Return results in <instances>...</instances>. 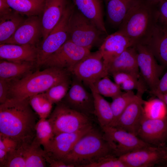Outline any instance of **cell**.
I'll return each mask as SVG.
<instances>
[{
    "instance_id": "47",
    "label": "cell",
    "mask_w": 167,
    "mask_h": 167,
    "mask_svg": "<svg viewBox=\"0 0 167 167\" xmlns=\"http://www.w3.org/2000/svg\"><path fill=\"white\" fill-rule=\"evenodd\" d=\"M150 4L155 6L158 3L163 0H147Z\"/></svg>"
},
{
    "instance_id": "50",
    "label": "cell",
    "mask_w": 167,
    "mask_h": 167,
    "mask_svg": "<svg viewBox=\"0 0 167 167\" xmlns=\"http://www.w3.org/2000/svg\"><path fill=\"white\" fill-rule=\"evenodd\" d=\"M109 0H104V2H107V1H109Z\"/></svg>"
},
{
    "instance_id": "42",
    "label": "cell",
    "mask_w": 167,
    "mask_h": 167,
    "mask_svg": "<svg viewBox=\"0 0 167 167\" xmlns=\"http://www.w3.org/2000/svg\"><path fill=\"white\" fill-rule=\"evenodd\" d=\"M167 93V71L160 78L156 91L152 94L155 96L157 94Z\"/></svg>"
},
{
    "instance_id": "11",
    "label": "cell",
    "mask_w": 167,
    "mask_h": 167,
    "mask_svg": "<svg viewBox=\"0 0 167 167\" xmlns=\"http://www.w3.org/2000/svg\"><path fill=\"white\" fill-rule=\"evenodd\" d=\"M71 73L88 87L101 78L108 75L99 50L91 52L75 66Z\"/></svg>"
},
{
    "instance_id": "45",
    "label": "cell",
    "mask_w": 167,
    "mask_h": 167,
    "mask_svg": "<svg viewBox=\"0 0 167 167\" xmlns=\"http://www.w3.org/2000/svg\"><path fill=\"white\" fill-rule=\"evenodd\" d=\"M8 152L0 149V166L3 167L5 163Z\"/></svg>"
},
{
    "instance_id": "36",
    "label": "cell",
    "mask_w": 167,
    "mask_h": 167,
    "mask_svg": "<svg viewBox=\"0 0 167 167\" xmlns=\"http://www.w3.org/2000/svg\"><path fill=\"white\" fill-rule=\"evenodd\" d=\"M71 80L70 79L59 83L45 92L52 103L57 104L62 101L69 90Z\"/></svg>"
},
{
    "instance_id": "25",
    "label": "cell",
    "mask_w": 167,
    "mask_h": 167,
    "mask_svg": "<svg viewBox=\"0 0 167 167\" xmlns=\"http://www.w3.org/2000/svg\"><path fill=\"white\" fill-rule=\"evenodd\" d=\"M144 45L150 49L158 63L165 69L167 68V34L157 25L152 36Z\"/></svg>"
},
{
    "instance_id": "33",
    "label": "cell",
    "mask_w": 167,
    "mask_h": 167,
    "mask_svg": "<svg viewBox=\"0 0 167 167\" xmlns=\"http://www.w3.org/2000/svg\"><path fill=\"white\" fill-rule=\"evenodd\" d=\"M28 99L31 107L40 119H46L49 116L53 104L45 92L31 96Z\"/></svg>"
},
{
    "instance_id": "26",
    "label": "cell",
    "mask_w": 167,
    "mask_h": 167,
    "mask_svg": "<svg viewBox=\"0 0 167 167\" xmlns=\"http://www.w3.org/2000/svg\"><path fill=\"white\" fill-rule=\"evenodd\" d=\"M138 0H110L105 2L108 21L119 26L127 12Z\"/></svg>"
},
{
    "instance_id": "43",
    "label": "cell",
    "mask_w": 167,
    "mask_h": 167,
    "mask_svg": "<svg viewBox=\"0 0 167 167\" xmlns=\"http://www.w3.org/2000/svg\"><path fill=\"white\" fill-rule=\"evenodd\" d=\"M45 158L47 163L51 167H74L71 165L68 164L61 160L52 158L48 156L45 152Z\"/></svg>"
},
{
    "instance_id": "51",
    "label": "cell",
    "mask_w": 167,
    "mask_h": 167,
    "mask_svg": "<svg viewBox=\"0 0 167 167\" xmlns=\"http://www.w3.org/2000/svg\"><path fill=\"white\" fill-rule=\"evenodd\" d=\"M165 94H167V93H165Z\"/></svg>"
},
{
    "instance_id": "5",
    "label": "cell",
    "mask_w": 167,
    "mask_h": 167,
    "mask_svg": "<svg viewBox=\"0 0 167 167\" xmlns=\"http://www.w3.org/2000/svg\"><path fill=\"white\" fill-rule=\"evenodd\" d=\"M106 35H108L74 5L69 21L68 40L78 46L91 49L94 47H99Z\"/></svg>"
},
{
    "instance_id": "8",
    "label": "cell",
    "mask_w": 167,
    "mask_h": 167,
    "mask_svg": "<svg viewBox=\"0 0 167 167\" xmlns=\"http://www.w3.org/2000/svg\"><path fill=\"white\" fill-rule=\"evenodd\" d=\"M104 137L115 156L119 157L145 146L147 144L137 135L113 126L101 127Z\"/></svg>"
},
{
    "instance_id": "44",
    "label": "cell",
    "mask_w": 167,
    "mask_h": 167,
    "mask_svg": "<svg viewBox=\"0 0 167 167\" xmlns=\"http://www.w3.org/2000/svg\"><path fill=\"white\" fill-rule=\"evenodd\" d=\"M12 10L5 0H0V16L8 14Z\"/></svg>"
},
{
    "instance_id": "31",
    "label": "cell",
    "mask_w": 167,
    "mask_h": 167,
    "mask_svg": "<svg viewBox=\"0 0 167 167\" xmlns=\"http://www.w3.org/2000/svg\"><path fill=\"white\" fill-rule=\"evenodd\" d=\"M143 106L145 118L160 119L167 117V105L157 97L147 101L143 100Z\"/></svg>"
},
{
    "instance_id": "39",
    "label": "cell",
    "mask_w": 167,
    "mask_h": 167,
    "mask_svg": "<svg viewBox=\"0 0 167 167\" xmlns=\"http://www.w3.org/2000/svg\"><path fill=\"white\" fill-rule=\"evenodd\" d=\"M156 6L157 25L167 27V0H163Z\"/></svg>"
},
{
    "instance_id": "9",
    "label": "cell",
    "mask_w": 167,
    "mask_h": 167,
    "mask_svg": "<svg viewBox=\"0 0 167 167\" xmlns=\"http://www.w3.org/2000/svg\"><path fill=\"white\" fill-rule=\"evenodd\" d=\"M91 52L90 49L78 46L68 40L45 61L42 66L55 67L71 73L73 68Z\"/></svg>"
},
{
    "instance_id": "12",
    "label": "cell",
    "mask_w": 167,
    "mask_h": 167,
    "mask_svg": "<svg viewBox=\"0 0 167 167\" xmlns=\"http://www.w3.org/2000/svg\"><path fill=\"white\" fill-rule=\"evenodd\" d=\"M119 157L126 167H150L166 164L165 147L148 145Z\"/></svg>"
},
{
    "instance_id": "21",
    "label": "cell",
    "mask_w": 167,
    "mask_h": 167,
    "mask_svg": "<svg viewBox=\"0 0 167 167\" xmlns=\"http://www.w3.org/2000/svg\"><path fill=\"white\" fill-rule=\"evenodd\" d=\"M37 47L30 45L3 44L0 45V60L13 62L36 63Z\"/></svg>"
},
{
    "instance_id": "18",
    "label": "cell",
    "mask_w": 167,
    "mask_h": 167,
    "mask_svg": "<svg viewBox=\"0 0 167 167\" xmlns=\"http://www.w3.org/2000/svg\"><path fill=\"white\" fill-rule=\"evenodd\" d=\"M69 2L68 0H45L40 16L42 41L46 38L59 22Z\"/></svg>"
},
{
    "instance_id": "48",
    "label": "cell",
    "mask_w": 167,
    "mask_h": 167,
    "mask_svg": "<svg viewBox=\"0 0 167 167\" xmlns=\"http://www.w3.org/2000/svg\"><path fill=\"white\" fill-rule=\"evenodd\" d=\"M165 158L166 161V165H167V146L165 147Z\"/></svg>"
},
{
    "instance_id": "15",
    "label": "cell",
    "mask_w": 167,
    "mask_h": 167,
    "mask_svg": "<svg viewBox=\"0 0 167 167\" xmlns=\"http://www.w3.org/2000/svg\"><path fill=\"white\" fill-rule=\"evenodd\" d=\"M137 136L150 145L165 147L167 141V117L153 119L144 117Z\"/></svg>"
},
{
    "instance_id": "4",
    "label": "cell",
    "mask_w": 167,
    "mask_h": 167,
    "mask_svg": "<svg viewBox=\"0 0 167 167\" xmlns=\"http://www.w3.org/2000/svg\"><path fill=\"white\" fill-rule=\"evenodd\" d=\"M110 154L113 155L102 131L101 132L93 127L79 139L61 160L74 167H87L100 158Z\"/></svg>"
},
{
    "instance_id": "24",
    "label": "cell",
    "mask_w": 167,
    "mask_h": 167,
    "mask_svg": "<svg viewBox=\"0 0 167 167\" xmlns=\"http://www.w3.org/2000/svg\"><path fill=\"white\" fill-rule=\"evenodd\" d=\"M35 136L31 142L21 144L19 148L25 162V167H46L45 151Z\"/></svg>"
},
{
    "instance_id": "14",
    "label": "cell",
    "mask_w": 167,
    "mask_h": 167,
    "mask_svg": "<svg viewBox=\"0 0 167 167\" xmlns=\"http://www.w3.org/2000/svg\"><path fill=\"white\" fill-rule=\"evenodd\" d=\"M42 34L40 16L27 17L4 44L30 45L38 47Z\"/></svg>"
},
{
    "instance_id": "3",
    "label": "cell",
    "mask_w": 167,
    "mask_h": 167,
    "mask_svg": "<svg viewBox=\"0 0 167 167\" xmlns=\"http://www.w3.org/2000/svg\"><path fill=\"white\" fill-rule=\"evenodd\" d=\"M69 71L55 67L33 72L24 77L11 82L9 99L23 100L45 92L54 85L71 79Z\"/></svg>"
},
{
    "instance_id": "19",
    "label": "cell",
    "mask_w": 167,
    "mask_h": 167,
    "mask_svg": "<svg viewBox=\"0 0 167 167\" xmlns=\"http://www.w3.org/2000/svg\"><path fill=\"white\" fill-rule=\"evenodd\" d=\"M134 46L130 40L118 30L107 35L98 50L102 55L106 70L107 65L111 60L127 48Z\"/></svg>"
},
{
    "instance_id": "28",
    "label": "cell",
    "mask_w": 167,
    "mask_h": 167,
    "mask_svg": "<svg viewBox=\"0 0 167 167\" xmlns=\"http://www.w3.org/2000/svg\"><path fill=\"white\" fill-rule=\"evenodd\" d=\"M94 98V114L101 127L113 126L114 117L110 103L92 88H90Z\"/></svg>"
},
{
    "instance_id": "38",
    "label": "cell",
    "mask_w": 167,
    "mask_h": 167,
    "mask_svg": "<svg viewBox=\"0 0 167 167\" xmlns=\"http://www.w3.org/2000/svg\"><path fill=\"white\" fill-rule=\"evenodd\" d=\"M4 167H25V162L19 146L8 152Z\"/></svg>"
},
{
    "instance_id": "40",
    "label": "cell",
    "mask_w": 167,
    "mask_h": 167,
    "mask_svg": "<svg viewBox=\"0 0 167 167\" xmlns=\"http://www.w3.org/2000/svg\"><path fill=\"white\" fill-rule=\"evenodd\" d=\"M19 145L18 143L13 139L0 135V149L9 152L16 149Z\"/></svg>"
},
{
    "instance_id": "34",
    "label": "cell",
    "mask_w": 167,
    "mask_h": 167,
    "mask_svg": "<svg viewBox=\"0 0 167 167\" xmlns=\"http://www.w3.org/2000/svg\"><path fill=\"white\" fill-rule=\"evenodd\" d=\"M35 131L36 137L37 140L43 146L44 151H47L54 136L48 120L40 119L36 124Z\"/></svg>"
},
{
    "instance_id": "7",
    "label": "cell",
    "mask_w": 167,
    "mask_h": 167,
    "mask_svg": "<svg viewBox=\"0 0 167 167\" xmlns=\"http://www.w3.org/2000/svg\"><path fill=\"white\" fill-rule=\"evenodd\" d=\"M73 7L69 2L59 22L37 47V67L42 66L48 57L68 40L69 21Z\"/></svg>"
},
{
    "instance_id": "22",
    "label": "cell",
    "mask_w": 167,
    "mask_h": 167,
    "mask_svg": "<svg viewBox=\"0 0 167 167\" xmlns=\"http://www.w3.org/2000/svg\"><path fill=\"white\" fill-rule=\"evenodd\" d=\"M77 9L85 17L92 21L101 31L107 32L104 20L102 0H71Z\"/></svg>"
},
{
    "instance_id": "32",
    "label": "cell",
    "mask_w": 167,
    "mask_h": 167,
    "mask_svg": "<svg viewBox=\"0 0 167 167\" xmlns=\"http://www.w3.org/2000/svg\"><path fill=\"white\" fill-rule=\"evenodd\" d=\"M89 87L101 96L112 99L123 92L120 86L111 81L108 75L99 79Z\"/></svg>"
},
{
    "instance_id": "30",
    "label": "cell",
    "mask_w": 167,
    "mask_h": 167,
    "mask_svg": "<svg viewBox=\"0 0 167 167\" xmlns=\"http://www.w3.org/2000/svg\"><path fill=\"white\" fill-rule=\"evenodd\" d=\"M112 75L114 82L125 91L135 89L137 92L143 94L147 89V87L141 77L124 72H115Z\"/></svg>"
},
{
    "instance_id": "27",
    "label": "cell",
    "mask_w": 167,
    "mask_h": 167,
    "mask_svg": "<svg viewBox=\"0 0 167 167\" xmlns=\"http://www.w3.org/2000/svg\"><path fill=\"white\" fill-rule=\"evenodd\" d=\"M27 17L13 10L0 16V44H4Z\"/></svg>"
},
{
    "instance_id": "35",
    "label": "cell",
    "mask_w": 167,
    "mask_h": 167,
    "mask_svg": "<svg viewBox=\"0 0 167 167\" xmlns=\"http://www.w3.org/2000/svg\"><path fill=\"white\" fill-rule=\"evenodd\" d=\"M137 96V94H135L133 91H128L123 92L112 99L110 104L114 117L113 126L126 108Z\"/></svg>"
},
{
    "instance_id": "29",
    "label": "cell",
    "mask_w": 167,
    "mask_h": 167,
    "mask_svg": "<svg viewBox=\"0 0 167 167\" xmlns=\"http://www.w3.org/2000/svg\"><path fill=\"white\" fill-rule=\"evenodd\" d=\"M14 11L27 17L41 16L45 0H5Z\"/></svg>"
},
{
    "instance_id": "17",
    "label": "cell",
    "mask_w": 167,
    "mask_h": 167,
    "mask_svg": "<svg viewBox=\"0 0 167 167\" xmlns=\"http://www.w3.org/2000/svg\"><path fill=\"white\" fill-rule=\"evenodd\" d=\"M93 127L91 125L75 132L55 135L48 150L45 151L46 154L52 158L61 160L71 151L79 139Z\"/></svg>"
},
{
    "instance_id": "37",
    "label": "cell",
    "mask_w": 167,
    "mask_h": 167,
    "mask_svg": "<svg viewBox=\"0 0 167 167\" xmlns=\"http://www.w3.org/2000/svg\"><path fill=\"white\" fill-rule=\"evenodd\" d=\"M87 167H126L118 157L113 154L100 158L96 161L88 165Z\"/></svg>"
},
{
    "instance_id": "49",
    "label": "cell",
    "mask_w": 167,
    "mask_h": 167,
    "mask_svg": "<svg viewBox=\"0 0 167 167\" xmlns=\"http://www.w3.org/2000/svg\"><path fill=\"white\" fill-rule=\"evenodd\" d=\"M161 29L165 33L167 34V27L161 28L160 27Z\"/></svg>"
},
{
    "instance_id": "6",
    "label": "cell",
    "mask_w": 167,
    "mask_h": 167,
    "mask_svg": "<svg viewBox=\"0 0 167 167\" xmlns=\"http://www.w3.org/2000/svg\"><path fill=\"white\" fill-rule=\"evenodd\" d=\"M48 120L54 135L75 132L92 125L91 117L72 109L62 101L57 103Z\"/></svg>"
},
{
    "instance_id": "13",
    "label": "cell",
    "mask_w": 167,
    "mask_h": 167,
    "mask_svg": "<svg viewBox=\"0 0 167 167\" xmlns=\"http://www.w3.org/2000/svg\"><path fill=\"white\" fill-rule=\"evenodd\" d=\"M72 76L70 88L62 101L72 109L91 117L94 114L93 94L88 91L82 82Z\"/></svg>"
},
{
    "instance_id": "46",
    "label": "cell",
    "mask_w": 167,
    "mask_h": 167,
    "mask_svg": "<svg viewBox=\"0 0 167 167\" xmlns=\"http://www.w3.org/2000/svg\"><path fill=\"white\" fill-rule=\"evenodd\" d=\"M155 96L162 100L167 105V94H157L155 95Z\"/></svg>"
},
{
    "instance_id": "10",
    "label": "cell",
    "mask_w": 167,
    "mask_h": 167,
    "mask_svg": "<svg viewBox=\"0 0 167 167\" xmlns=\"http://www.w3.org/2000/svg\"><path fill=\"white\" fill-rule=\"evenodd\" d=\"M137 51L138 65L141 77L151 93L156 90L165 68L158 62L153 54L145 45L135 46Z\"/></svg>"
},
{
    "instance_id": "2",
    "label": "cell",
    "mask_w": 167,
    "mask_h": 167,
    "mask_svg": "<svg viewBox=\"0 0 167 167\" xmlns=\"http://www.w3.org/2000/svg\"><path fill=\"white\" fill-rule=\"evenodd\" d=\"M147 0H138L127 12L119 25V31L134 46L145 44L157 26L156 8Z\"/></svg>"
},
{
    "instance_id": "1",
    "label": "cell",
    "mask_w": 167,
    "mask_h": 167,
    "mask_svg": "<svg viewBox=\"0 0 167 167\" xmlns=\"http://www.w3.org/2000/svg\"><path fill=\"white\" fill-rule=\"evenodd\" d=\"M36 115L28 98L8 99L0 104V135L13 139L19 145L31 142L36 136Z\"/></svg>"
},
{
    "instance_id": "41",
    "label": "cell",
    "mask_w": 167,
    "mask_h": 167,
    "mask_svg": "<svg viewBox=\"0 0 167 167\" xmlns=\"http://www.w3.org/2000/svg\"><path fill=\"white\" fill-rule=\"evenodd\" d=\"M11 81L0 79V104L9 99V93Z\"/></svg>"
},
{
    "instance_id": "23",
    "label": "cell",
    "mask_w": 167,
    "mask_h": 167,
    "mask_svg": "<svg viewBox=\"0 0 167 167\" xmlns=\"http://www.w3.org/2000/svg\"><path fill=\"white\" fill-rule=\"evenodd\" d=\"M36 63L13 62L0 60V79L11 82L20 79L33 72Z\"/></svg>"
},
{
    "instance_id": "20",
    "label": "cell",
    "mask_w": 167,
    "mask_h": 167,
    "mask_svg": "<svg viewBox=\"0 0 167 167\" xmlns=\"http://www.w3.org/2000/svg\"><path fill=\"white\" fill-rule=\"evenodd\" d=\"M137 54L135 46L127 48L108 63L106 67L108 75L124 72L141 77L137 63Z\"/></svg>"
},
{
    "instance_id": "16",
    "label": "cell",
    "mask_w": 167,
    "mask_h": 167,
    "mask_svg": "<svg viewBox=\"0 0 167 167\" xmlns=\"http://www.w3.org/2000/svg\"><path fill=\"white\" fill-rule=\"evenodd\" d=\"M137 97L126 108L113 126L137 136L144 118L143 95L137 93Z\"/></svg>"
}]
</instances>
